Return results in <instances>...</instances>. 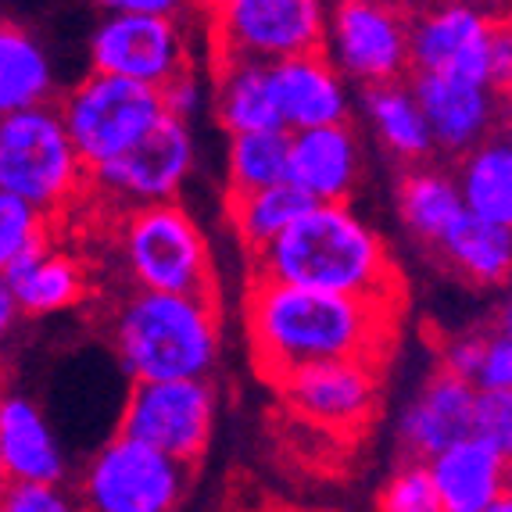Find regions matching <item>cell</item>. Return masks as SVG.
I'll use <instances>...</instances> for the list:
<instances>
[{
    "instance_id": "9",
    "label": "cell",
    "mask_w": 512,
    "mask_h": 512,
    "mask_svg": "<svg viewBox=\"0 0 512 512\" xmlns=\"http://www.w3.org/2000/svg\"><path fill=\"white\" fill-rule=\"evenodd\" d=\"M215 409L219 394L212 380L133 384L122 405L119 437H129L165 459L197 470L215 434Z\"/></svg>"
},
{
    "instance_id": "15",
    "label": "cell",
    "mask_w": 512,
    "mask_h": 512,
    "mask_svg": "<svg viewBox=\"0 0 512 512\" xmlns=\"http://www.w3.org/2000/svg\"><path fill=\"white\" fill-rule=\"evenodd\" d=\"M409 90L427 122L434 151L452 154V158H462L487 137H495L498 119L505 115L502 94L491 86L462 83L448 76H412Z\"/></svg>"
},
{
    "instance_id": "29",
    "label": "cell",
    "mask_w": 512,
    "mask_h": 512,
    "mask_svg": "<svg viewBox=\"0 0 512 512\" xmlns=\"http://www.w3.org/2000/svg\"><path fill=\"white\" fill-rule=\"evenodd\" d=\"M287 144H291L287 129L230 137V158H226L230 197L287 183Z\"/></svg>"
},
{
    "instance_id": "6",
    "label": "cell",
    "mask_w": 512,
    "mask_h": 512,
    "mask_svg": "<svg viewBox=\"0 0 512 512\" xmlns=\"http://www.w3.org/2000/svg\"><path fill=\"white\" fill-rule=\"evenodd\" d=\"M58 115L86 176L122 158L165 119L158 90L97 72L72 86L58 104Z\"/></svg>"
},
{
    "instance_id": "4",
    "label": "cell",
    "mask_w": 512,
    "mask_h": 512,
    "mask_svg": "<svg viewBox=\"0 0 512 512\" xmlns=\"http://www.w3.org/2000/svg\"><path fill=\"white\" fill-rule=\"evenodd\" d=\"M83 187L86 169L61 126L58 104L51 101L0 119V194L51 219L69 208Z\"/></svg>"
},
{
    "instance_id": "39",
    "label": "cell",
    "mask_w": 512,
    "mask_h": 512,
    "mask_svg": "<svg viewBox=\"0 0 512 512\" xmlns=\"http://www.w3.org/2000/svg\"><path fill=\"white\" fill-rule=\"evenodd\" d=\"M18 305H15V298H11V291L0 283V344L8 341L11 333H15V326H18Z\"/></svg>"
},
{
    "instance_id": "18",
    "label": "cell",
    "mask_w": 512,
    "mask_h": 512,
    "mask_svg": "<svg viewBox=\"0 0 512 512\" xmlns=\"http://www.w3.org/2000/svg\"><path fill=\"white\" fill-rule=\"evenodd\" d=\"M473 402H477L473 384H462L444 369L430 373V380L402 412V427H398L409 459L430 462L444 448L466 441L473 427Z\"/></svg>"
},
{
    "instance_id": "13",
    "label": "cell",
    "mask_w": 512,
    "mask_h": 512,
    "mask_svg": "<svg viewBox=\"0 0 512 512\" xmlns=\"http://www.w3.org/2000/svg\"><path fill=\"white\" fill-rule=\"evenodd\" d=\"M190 169H194V133L183 122L162 119L137 147L90 172L86 183H94L101 194L129 201L133 208L172 205Z\"/></svg>"
},
{
    "instance_id": "26",
    "label": "cell",
    "mask_w": 512,
    "mask_h": 512,
    "mask_svg": "<svg viewBox=\"0 0 512 512\" xmlns=\"http://www.w3.org/2000/svg\"><path fill=\"white\" fill-rule=\"evenodd\" d=\"M398 212L409 233H416L423 244H441V237L455 226L462 215L459 190H455L452 172L437 165H416L398 183Z\"/></svg>"
},
{
    "instance_id": "22",
    "label": "cell",
    "mask_w": 512,
    "mask_h": 512,
    "mask_svg": "<svg viewBox=\"0 0 512 512\" xmlns=\"http://www.w3.org/2000/svg\"><path fill=\"white\" fill-rule=\"evenodd\" d=\"M0 283L11 291L22 316H54V312L79 305L86 294L83 265L54 251L51 244L26 251L8 273L0 276Z\"/></svg>"
},
{
    "instance_id": "32",
    "label": "cell",
    "mask_w": 512,
    "mask_h": 512,
    "mask_svg": "<svg viewBox=\"0 0 512 512\" xmlns=\"http://www.w3.org/2000/svg\"><path fill=\"white\" fill-rule=\"evenodd\" d=\"M470 437L487 444L502 459L512 455V394H484L477 391L473 402V427Z\"/></svg>"
},
{
    "instance_id": "25",
    "label": "cell",
    "mask_w": 512,
    "mask_h": 512,
    "mask_svg": "<svg viewBox=\"0 0 512 512\" xmlns=\"http://www.w3.org/2000/svg\"><path fill=\"white\" fill-rule=\"evenodd\" d=\"M362 108L380 144L402 162H427L434 154L427 122L419 115L409 83L362 86Z\"/></svg>"
},
{
    "instance_id": "5",
    "label": "cell",
    "mask_w": 512,
    "mask_h": 512,
    "mask_svg": "<svg viewBox=\"0 0 512 512\" xmlns=\"http://www.w3.org/2000/svg\"><path fill=\"white\" fill-rule=\"evenodd\" d=\"M119 244L133 291L215 298L208 240L176 201L129 208Z\"/></svg>"
},
{
    "instance_id": "19",
    "label": "cell",
    "mask_w": 512,
    "mask_h": 512,
    "mask_svg": "<svg viewBox=\"0 0 512 512\" xmlns=\"http://www.w3.org/2000/svg\"><path fill=\"white\" fill-rule=\"evenodd\" d=\"M0 470L8 484H61L69 473L51 423L26 394H0Z\"/></svg>"
},
{
    "instance_id": "10",
    "label": "cell",
    "mask_w": 512,
    "mask_h": 512,
    "mask_svg": "<svg viewBox=\"0 0 512 512\" xmlns=\"http://www.w3.org/2000/svg\"><path fill=\"white\" fill-rule=\"evenodd\" d=\"M323 58L362 86L402 83L409 72V8L348 0L326 8Z\"/></svg>"
},
{
    "instance_id": "7",
    "label": "cell",
    "mask_w": 512,
    "mask_h": 512,
    "mask_svg": "<svg viewBox=\"0 0 512 512\" xmlns=\"http://www.w3.org/2000/svg\"><path fill=\"white\" fill-rule=\"evenodd\" d=\"M212 61L280 65L323 51L326 8L319 0H226L208 8Z\"/></svg>"
},
{
    "instance_id": "30",
    "label": "cell",
    "mask_w": 512,
    "mask_h": 512,
    "mask_svg": "<svg viewBox=\"0 0 512 512\" xmlns=\"http://www.w3.org/2000/svg\"><path fill=\"white\" fill-rule=\"evenodd\" d=\"M51 244V219L15 197L0 194V276L33 248Z\"/></svg>"
},
{
    "instance_id": "1",
    "label": "cell",
    "mask_w": 512,
    "mask_h": 512,
    "mask_svg": "<svg viewBox=\"0 0 512 512\" xmlns=\"http://www.w3.org/2000/svg\"><path fill=\"white\" fill-rule=\"evenodd\" d=\"M240 316L258 373L276 384L316 362L355 359L380 366L394 344L402 308L248 280Z\"/></svg>"
},
{
    "instance_id": "38",
    "label": "cell",
    "mask_w": 512,
    "mask_h": 512,
    "mask_svg": "<svg viewBox=\"0 0 512 512\" xmlns=\"http://www.w3.org/2000/svg\"><path fill=\"white\" fill-rule=\"evenodd\" d=\"M491 76H495V90H505L512 76V33L509 22L495 29V40H491Z\"/></svg>"
},
{
    "instance_id": "33",
    "label": "cell",
    "mask_w": 512,
    "mask_h": 512,
    "mask_svg": "<svg viewBox=\"0 0 512 512\" xmlns=\"http://www.w3.org/2000/svg\"><path fill=\"white\" fill-rule=\"evenodd\" d=\"M473 387L484 394H512V333L509 323L487 330L484 359H480Z\"/></svg>"
},
{
    "instance_id": "20",
    "label": "cell",
    "mask_w": 512,
    "mask_h": 512,
    "mask_svg": "<svg viewBox=\"0 0 512 512\" xmlns=\"http://www.w3.org/2000/svg\"><path fill=\"white\" fill-rule=\"evenodd\" d=\"M423 466L444 512H484L509 495V459L473 437L444 448Z\"/></svg>"
},
{
    "instance_id": "17",
    "label": "cell",
    "mask_w": 512,
    "mask_h": 512,
    "mask_svg": "<svg viewBox=\"0 0 512 512\" xmlns=\"http://www.w3.org/2000/svg\"><path fill=\"white\" fill-rule=\"evenodd\" d=\"M269 76H273L280 126L287 133L344 126L348 122V83L337 76V69L323 58V51L269 65Z\"/></svg>"
},
{
    "instance_id": "35",
    "label": "cell",
    "mask_w": 512,
    "mask_h": 512,
    "mask_svg": "<svg viewBox=\"0 0 512 512\" xmlns=\"http://www.w3.org/2000/svg\"><path fill=\"white\" fill-rule=\"evenodd\" d=\"M158 97H162L165 119H176V122H183V126H190V122L205 111L208 86L194 69H187V72H180L176 79H169V83L158 90Z\"/></svg>"
},
{
    "instance_id": "23",
    "label": "cell",
    "mask_w": 512,
    "mask_h": 512,
    "mask_svg": "<svg viewBox=\"0 0 512 512\" xmlns=\"http://www.w3.org/2000/svg\"><path fill=\"white\" fill-rule=\"evenodd\" d=\"M452 180L462 212L512 230V144L505 133H495L470 154H462Z\"/></svg>"
},
{
    "instance_id": "34",
    "label": "cell",
    "mask_w": 512,
    "mask_h": 512,
    "mask_svg": "<svg viewBox=\"0 0 512 512\" xmlns=\"http://www.w3.org/2000/svg\"><path fill=\"white\" fill-rule=\"evenodd\" d=\"M0 512H79L65 484H8Z\"/></svg>"
},
{
    "instance_id": "24",
    "label": "cell",
    "mask_w": 512,
    "mask_h": 512,
    "mask_svg": "<svg viewBox=\"0 0 512 512\" xmlns=\"http://www.w3.org/2000/svg\"><path fill=\"white\" fill-rule=\"evenodd\" d=\"M54 97V69L29 29L0 18V119L40 108Z\"/></svg>"
},
{
    "instance_id": "3",
    "label": "cell",
    "mask_w": 512,
    "mask_h": 512,
    "mask_svg": "<svg viewBox=\"0 0 512 512\" xmlns=\"http://www.w3.org/2000/svg\"><path fill=\"white\" fill-rule=\"evenodd\" d=\"M108 337L133 384L212 380L222 355L215 298L133 291L111 312Z\"/></svg>"
},
{
    "instance_id": "27",
    "label": "cell",
    "mask_w": 512,
    "mask_h": 512,
    "mask_svg": "<svg viewBox=\"0 0 512 512\" xmlns=\"http://www.w3.org/2000/svg\"><path fill=\"white\" fill-rule=\"evenodd\" d=\"M441 258L473 283H502L512 269V230L462 212L437 244Z\"/></svg>"
},
{
    "instance_id": "12",
    "label": "cell",
    "mask_w": 512,
    "mask_h": 512,
    "mask_svg": "<svg viewBox=\"0 0 512 512\" xmlns=\"http://www.w3.org/2000/svg\"><path fill=\"white\" fill-rule=\"evenodd\" d=\"M90 65L97 76L162 90L190 69V43L180 18L108 15L90 36Z\"/></svg>"
},
{
    "instance_id": "21",
    "label": "cell",
    "mask_w": 512,
    "mask_h": 512,
    "mask_svg": "<svg viewBox=\"0 0 512 512\" xmlns=\"http://www.w3.org/2000/svg\"><path fill=\"white\" fill-rule=\"evenodd\" d=\"M212 108L230 137L283 129L269 65L258 61H212Z\"/></svg>"
},
{
    "instance_id": "28",
    "label": "cell",
    "mask_w": 512,
    "mask_h": 512,
    "mask_svg": "<svg viewBox=\"0 0 512 512\" xmlns=\"http://www.w3.org/2000/svg\"><path fill=\"white\" fill-rule=\"evenodd\" d=\"M308 208H312V201L298 187L276 183V187L255 190V194L230 197V222L244 251L255 255L265 244H273L287 226H294Z\"/></svg>"
},
{
    "instance_id": "16",
    "label": "cell",
    "mask_w": 512,
    "mask_h": 512,
    "mask_svg": "<svg viewBox=\"0 0 512 512\" xmlns=\"http://www.w3.org/2000/svg\"><path fill=\"white\" fill-rule=\"evenodd\" d=\"M362 180V147L355 129L323 126L291 133L287 144V183L312 205H348Z\"/></svg>"
},
{
    "instance_id": "42",
    "label": "cell",
    "mask_w": 512,
    "mask_h": 512,
    "mask_svg": "<svg viewBox=\"0 0 512 512\" xmlns=\"http://www.w3.org/2000/svg\"><path fill=\"white\" fill-rule=\"evenodd\" d=\"M4 491H8V477H4V470H0V502H4Z\"/></svg>"
},
{
    "instance_id": "11",
    "label": "cell",
    "mask_w": 512,
    "mask_h": 512,
    "mask_svg": "<svg viewBox=\"0 0 512 512\" xmlns=\"http://www.w3.org/2000/svg\"><path fill=\"white\" fill-rule=\"evenodd\" d=\"M498 26L495 15L473 4L409 8V69L416 76H448L495 90L491 40Z\"/></svg>"
},
{
    "instance_id": "37",
    "label": "cell",
    "mask_w": 512,
    "mask_h": 512,
    "mask_svg": "<svg viewBox=\"0 0 512 512\" xmlns=\"http://www.w3.org/2000/svg\"><path fill=\"white\" fill-rule=\"evenodd\" d=\"M108 11H115V15H144V18H180L183 4H176V0H111Z\"/></svg>"
},
{
    "instance_id": "36",
    "label": "cell",
    "mask_w": 512,
    "mask_h": 512,
    "mask_svg": "<svg viewBox=\"0 0 512 512\" xmlns=\"http://www.w3.org/2000/svg\"><path fill=\"white\" fill-rule=\"evenodd\" d=\"M484 341H487V330H470V333H459L455 341L444 344L441 351V369L462 384H473L477 380V369L480 359H484Z\"/></svg>"
},
{
    "instance_id": "14",
    "label": "cell",
    "mask_w": 512,
    "mask_h": 512,
    "mask_svg": "<svg viewBox=\"0 0 512 512\" xmlns=\"http://www.w3.org/2000/svg\"><path fill=\"white\" fill-rule=\"evenodd\" d=\"M276 391L301 419L337 434H355L380 402V373L373 362H316L276 380Z\"/></svg>"
},
{
    "instance_id": "41",
    "label": "cell",
    "mask_w": 512,
    "mask_h": 512,
    "mask_svg": "<svg viewBox=\"0 0 512 512\" xmlns=\"http://www.w3.org/2000/svg\"><path fill=\"white\" fill-rule=\"evenodd\" d=\"M240 512H301V509H283V505H273V509H265V505H262V509H240Z\"/></svg>"
},
{
    "instance_id": "8",
    "label": "cell",
    "mask_w": 512,
    "mask_h": 512,
    "mask_svg": "<svg viewBox=\"0 0 512 512\" xmlns=\"http://www.w3.org/2000/svg\"><path fill=\"white\" fill-rule=\"evenodd\" d=\"M194 470L129 437H111L90 455L79 487V512H180Z\"/></svg>"
},
{
    "instance_id": "31",
    "label": "cell",
    "mask_w": 512,
    "mask_h": 512,
    "mask_svg": "<svg viewBox=\"0 0 512 512\" xmlns=\"http://www.w3.org/2000/svg\"><path fill=\"white\" fill-rule=\"evenodd\" d=\"M376 512H444L423 462H405L376 495Z\"/></svg>"
},
{
    "instance_id": "2",
    "label": "cell",
    "mask_w": 512,
    "mask_h": 512,
    "mask_svg": "<svg viewBox=\"0 0 512 512\" xmlns=\"http://www.w3.org/2000/svg\"><path fill=\"white\" fill-rule=\"evenodd\" d=\"M248 280L405 305L398 262L351 205H312L273 244L248 255Z\"/></svg>"
},
{
    "instance_id": "40",
    "label": "cell",
    "mask_w": 512,
    "mask_h": 512,
    "mask_svg": "<svg viewBox=\"0 0 512 512\" xmlns=\"http://www.w3.org/2000/svg\"><path fill=\"white\" fill-rule=\"evenodd\" d=\"M484 512H512V498L505 495V498H498L495 505H491V509H484Z\"/></svg>"
}]
</instances>
